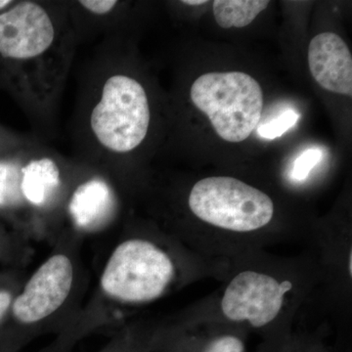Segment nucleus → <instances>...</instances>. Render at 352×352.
I'll return each instance as SVG.
<instances>
[{"label": "nucleus", "mask_w": 352, "mask_h": 352, "mask_svg": "<svg viewBox=\"0 0 352 352\" xmlns=\"http://www.w3.org/2000/svg\"><path fill=\"white\" fill-rule=\"evenodd\" d=\"M64 4L78 45L97 38L122 36L129 14V2L66 0Z\"/></svg>", "instance_id": "nucleus-10"}, {"label": "nucleus", "mask_w": 352, "mask_h": 352, "mask_svg": "<svg viewBox=\"0 0 352 352\" xmlns=\"http://www.w3.org/2000/svg\"><path fill=\"white\" fill-rule=\"evenodd\" d=\"M156 324L133 319L120 326L117 338L104 352H133L152 339Z\"/></svg>", "instance_id": "nucleus-13"}, {"label": "nucleus", "mask_w": 352, "mask_h": 352, "mask_svg": "<svg viewBox=\"0 0 352 352\" xmlns=\"http://www.w3.org/2000/svg\"><path fill=\"white\" fill-rule=\"evenodd\" d=\"M13 188L23 237L54 244L63 228V210L78 161L32 134L11 152Z\"/></svg>", "instance_id": "nucleus-6"}, {"label": "nucleus", "mask_w": 352, "mask_h": 352, "mask_svg": "<svg viewBox=\"0 0 352 352\" xmlns=\"http://www.w3.org/2000/svg\"><path fill=\"white\" fill-rule=\"evenodd\" d=\"M32 134L20 133L0 124V155L18 147L31 138Z\"/></svg>", "instance_id": "nucleus-17"}, {"label": "nucleus", "mask_w": 352, "mask_h": 352, "mask_svg": "<svg viewBox=\"0 0 352 352\" xmlns=\"http://www.w3.org/2000/svg\"><path fill=\"white\" fill-rule=\"evenodd\" d=\"M182 3L185 4V6H201V4L207 3V1H206V0H183Z\"/></svg>", "instance_id": "nucleus-19"}, {"label": "nucleus", "mask_w": 352, "mask_h": 352, "mask_svg": "<svg viewBox=\"0 0 352 352\" xmlns=\"http://www.w3.org/2000/svg\"><path fill=\"white\" fill-rule=\"evenodd\" d=\"M15 1L16 0H0V14L10 8L15 3Z\"/></svg>", "instance_id": "nucleus-18"}, {"label": "nucleus", "mask_w": 352, "mask_h": 352, "mask_svg": "<svg viewBox=\"0 0 352 352\" xmlns=\"http://www.w3.org/2000/svg\"><path fill=\"white\" fill-rule=\"evenodd\" d=\"M187 208L210 232L199 256L219 267L261 254L265 245L275 243L267 236L275 217L274 201L263 190L238 178L210 176L199 180L190 189Z\"/></svg>", "instance_id": "nucleus-5"}, {"label": "nucleus", "mask_w": 352, "mask_h": 352, "mask_svg": "<svg viewBox=\"0 0 352 352\" xmlns=\"http://www.w3.org/2000/svg\"><path fill=\"white\" fill-rule=\"evenodd\" d=\"M300 120V113L294 110H287L279 117L261 124L258 127V134L265 139H275L283 135L285 132L289 131L296 126Z\"/></svg>", "instance_id": "nucleus-15"}, {"label": "nucleus", "mask_w": 352, "mask_h": 352, "mask_svg": "<svg viewBox=\"0 0 352 352\" xmlns=\"http://www.w3.org/2000/svg\"><path fill=\"white\" fill-rule=\"evenodd\" d=\"M308 65L315 82L333 94L352 95V56L344 39L323 32L311 39Z\"/></svg>", "instance_id": "nucleus-9"}, {"label": "nucleus", "mask_w": 352, "mask_h": 352, "mask_svg": "<svg viewBox=\"0 0 352 352\" xmlns=\"http://www.w3.org/2000/svg\"><path fill=\"white\" fill-rule=\"evenodd\" d=\"M206 271H219L155 224L124 223L89 298L58 332L68 351L85 336L129 322L138 310L186 286Z\"/></svg>", "instance_id": "nucleus-2"}, {"label": "nucleus", "mask_w": 352, "mask_h": 352, "mask_svg": "<svg viewBox=\"0 0 352 352\" xmlns=\"http://www.w3.org/2000/svg\"><path fill=\"white\" fill-rule=\"evenodd\" d=\"M129 51L124 36L101 39L78 75L71 122L74 159L105 173L126 195L154 122L151 95Z\"/></svg>", "instance_id": "nucleus-1"}, {"label": "nucleus", "mask_w": 352, "mask_h": 352, "mask_svg": "<svg viewBox=\"0 0 352 352\" xmlns=\"http://www.w3.org/2000/svg\"><path fill=\"white\" fill-rule=\"evenodd\" d=\"M322 156H323L322 152L316 148L308 149L300 154L294 163L293 170H292L293 179L296 182H303L307 179L315 166L320 163Z\"/></svg>", "instance_id": "nucleus-16"}, {"label": "nucleus", "mask_w": 352, "mask_h": 352, "mask_svg": "<svg viewBox=\"0 0 352 352\" xmlns=\"http://www.w3.org/2000/svg\"><path fill=\"white\" fill-rule=\"evenodd\" d=\"M190 98L227 142L239 143L249 138L263 113L261 85L242 72L199 76L190 88Z\"/></svg>", "instance_id": "nucleus-7"}, {"label": "nucleus", "mask_w": 352, "mask_h": 352, "mask_svg": "<svg viewBox=\"0 0 352 352\" xmlns=\"http://www.w3.org/2000/svg\"><path fill=\"white\" fill-rule=\"evenodd\" d=\"M76 46L64 0H16L0 14V89L47 142L57 135Z\"/></svg>", "instance_id": "nucleus-3"}, {"label": "nucleus", "mask_w": 352, "mask_h": 352, "mask_svg": "<svg viewBox=\"0 0 352 352\" xmlns=\"http://www.w3.org/2000/svg\"><path fill=\"white\" fill-rule=\"evenodd\" d=\"M63 210V228L85 240L122 220L126 194L103 171L78 162Z\"/></svg>", "instance_id": "nucleus-8"}, {"label": "nucleus", "mask_w": 352, "mask_h": 352, "mask_svg": "<svg viewBox=\"0 0 352 352\" xmlns=\"http://www.w3.org/2000/svg\"><path fill=\"white\" fill-rule=\"evenodd\" d=\"M223 273L226 285L217 296L214 310L185 314L258 331L293 320L315 285L325 277L321 263L275 261L263 252L227 264Z\"/></svg>", "instance_id": "nucleus-4"}, {"label": "nucleus", "mask_w": 352, "mask_h": 352, "mask_svg": "<svg viewBox=\"0 0 352 352\" xmlns=\"http://www.w3.org/2000/svg\"><path fill=\"white\" fill-rule=\"evenodd\" d=\"M267 0H217L214 2L215 21L223 29L244 28L270 6Z\"/></svg>", "instance_id": "nucleus-11"}, {"label": "nucleus", "mask_w": 352, "mask_h": 352, "mask_svg": "<svg viewBox=\"0 0 352 352\" xmlns=\"http://www.w3.org/2000/svg\"><path fill=\"white\" fill-rule=\"evenodd\" d=\"M231 327L226 323V330L212 336L200 352H245L244 340Z\"/></svg>", "instance_id": "nucleus-14"}, {"label": "nucleus", "mask_w": 352, "mask_h": 352, "mask_svg": "<svg viewBox=\"0 0 352 352\" xmlns=\"http://www.w3.org/2000/svg\"><path fill=\"white\" fill-rule=\"evenodd\" d=\"M31 242L7 229L0 221V261L13 268L25 270L34 258Z\"/></svg>", "instance_id": "nucleus-12"}, {"label": "nucleus", "mask_w": 352, "mask_h": 352, "mask_svg": "<svg viewBox=\"0 0 352 352\" xmlns=\"http://www.w3.org/2000/svg\"><path fill=\"white\" fill-rule=\"evenodd\" d=\"M4 275H6V274L0 275V282H1L2 279H3Z\"/></svg>", "instance_id": "nucleus-20"}]
</instances>
